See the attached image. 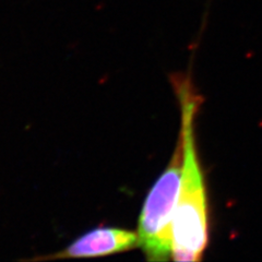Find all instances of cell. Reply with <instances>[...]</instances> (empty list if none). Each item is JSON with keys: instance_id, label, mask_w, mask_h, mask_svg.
Wrapping results in <instances>:
<instances>
[{"instance_id": "6da1fadb", "label": "cell", "mask_w": 262, "mask_h": 262, "mask_svg": "<svg viewBox=\"0 0 262 262\" xmlns=\"http://www.w3.org/2000/svg\"><path fill=\"white\" fill-rule=\"evenodd\" d=\"M182 116L183 173L173 217L171 256L180 262L200 261L209 242L208 198L194 138V118L200 105L189 79L175 83Z\"/></svg>"}, {"instance_id": "7a4b0ae2", "label": "cell", "mask_w": 262, "mask_h": 262, "mask_svg": "<svg viewBox=\"0 0 262 262\" xmlns=\"http://www.w3.org/2000/svg\"><path fill=\"white\" fill-rule=\"evenodd\" d=\"M184 144L179 135L166 169L147 193L139 216L138 246L149 261H165L171 255L173 217L183 173Z\"/></svg>"}, {"instance_id": "3957f363", "label": "cell", "mask_w": 262, "mask_h": 262, "mask_svg": "<svg viewBox=\"0 0 262 262\" xmlns=\"http://www.w3.org/2000/svg\"><path fill=\"white\" fill-rule=\"evenodd\" d=\"M137 245L138 235L133 231L119 227L98 226L77 237L62 250L32 260L106 257L134 249Z\"/></svg>"}]
</instances>
